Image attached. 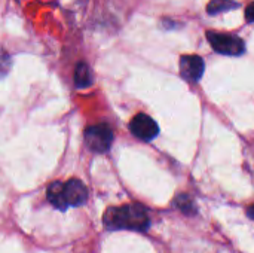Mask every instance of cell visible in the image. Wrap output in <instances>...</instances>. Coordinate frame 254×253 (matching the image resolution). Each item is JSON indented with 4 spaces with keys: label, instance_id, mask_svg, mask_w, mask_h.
<instances>
[{
    "label": "cell",
    "instance_id": "cell-5",
    "mask_svg": "<svg viewBox=\"0 0 254 253\" xmlns=\"http://www.w3.org/2000/svg\"><path fill=\"white\" fill-rule=\"evenodd\" d=\"M129 128H131V133L135 137H138L140 140H144V142L153 140L158 136V133H159L158 124L149 115H146V113L135 115L134 119L129 124Z\"/></svg>",
    "mask_w": 254,
    "mask_h": 253
},
{
    "label": "cell",
    "instance_id": "cell-6",
    "mask_svg": "<svg viewBox=\"0 0 254 253\" xmlns=\"http://www.w3.org/2000/svg\"><path fill=\"white\" fill-rule=\"evenodd\" d=\"M205 64L199 55H183L180 58V73L189 82H198L204 73Z\"/></svg>",
    "mask_w": 254,
    "mask_h": 253
},
{
    "label": "cell",
    "instance_id": "cell-1",
    "mask_svg": "<svg viewBox=\"0 0 254 253\" xmlns=\"http://www.w3.org/2000/svg\"><path fill=\"white\" fill-rule=\"evenodd\" d=\"M103 224L107 230H131L146 231L150 227L147 212L138 204H127L122 207H110L104 212Z\"/></svg>",
    "mask_w": 254,
    "mask_h": 253
},
{
    "label": "cell",
    "instance_id": "cell-2",
    "mask_svg": "<svg viewBox=\"0 0 254 253\" xmlns=\"http://www.w3.org/2000/svg\"><path fill=\"white\" fill-rule=\"evenodd\" d=\"M49 203L58 210H67L68 207H77L86 203L88 189L79 179H70L65 183L55 180L46 189Z\"/></svg>",
    "mask_w": 254,
    "mask_h": 253
},
{
    "label": "cell",
    "instance_id": "cell-4",
    "mask_svg": "<svg viewBox=\"0 0 254 253\" xmlns=\"http://www.w3.org/2000/svg\"><path fill=\"white\" fill-rule=\"evenodd\" d=\"M113 142V131L106 124L91 125L85 130V143L86 146L97 154H104L110 149Z\"/></svg>",
    "mask_w": 254,
    "mask_h": 253
},
{
    "label": "cell",
    "instance_id": "cell-7",
    "mask_svg": "<svg viewBox=\"0 0 254 253\" xmlns=\"http://www.w3.org/2000/svg\"><path fill=\"white\" fill-rule=\"evenodd\" d=\"M92 72L86 63H79L74 69V84L77 88H86L92 84Z\"/></svg>",
    "mask_w": 254,
    "mask_h": 253
},
{
    "label": "cell",
    "instance_id": "cell-10",
    "mask_svg": "<svg viewBox=\"0 0 254 253\" xmlns=\"http://www.w3.org/2000/svg\"><path fill=\"white\" fill-rule=\"evenodd\" d=\"M246 18L249 22H254V1L246 7Z\"/></svg>",
    "mask_w": 254,
    "mask_h": 253
},
{
    "label": "cell",
    "instance_id": "cell-11",
    "mask_svg": "<svg viewBox=\"0 0 254 253\" xmlns=\"http://www.w3.org/2000/svg\"><path fill=\"white\" fill-rule=\"evenodd\" d=\"M247 215H249V218L254 219V204L253 206H250V207L247 209Z\"/></svg>",
    "mask_w": 254,
    "mask_h": 253
},
{
    "label": "cell",
    "instance_id": "cell-3",
    "mask_svg": "<svg viewBox=\"0 0 254 253\" xmlns=\"http://www.w3.org/2000/svg\"><path fill=\"white\" fill-rule=\"evenodd\" d=\"M207 39L211 45V48L223 55H231V57H238L246 51V45L241 37L235 34H228V33H219L208 30L207 31Z\"/></svg>",
    "mask_w": 254,
    "mask_h": 253
},
{
    "label": "cell",
    "instance_id": "cell-9",
    "mask_svg": "<svg viewBox=\"0 0 254 253\" xmlns=\"http://www.w3.org/2000/svg\"><path fill=\"white\" fill-rule=\"evenodd\" d=\"M174 206L179 207L186 215L195 213V204H193V201H192V198L189 195H179L174 200Z\"/></svg>",
    "mask_w": 254,
    "mask_h": 253
},
{
    "label": "cell",
    "instance_id": "cell-8",
    "mask_svg": "<svg viewBox=\"0 0 254 253\" xmlns=\"http://www.w3.org/2000/svg\"><path fill=\"white\" fill-rule=\"evenodd\" d=\"M238 1L237 0H211L208 3V13H219V12H223V10H229V9H234L237 7Z\"/></svg>",
    "mask_w": 254,
    "mask_h": 253
}]
</instances>
